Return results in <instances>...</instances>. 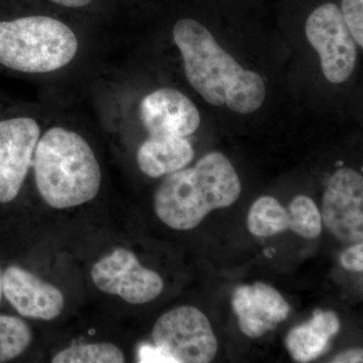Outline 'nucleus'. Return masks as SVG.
Here are the masks:
<instances>
[{
	"mask_svg": "<svg viewBox=\"0 0 363 363\" xmlns=\"http://www.w3.org/2000/svg\"><path fill=\"white\" fill-rule=\"evenodd\" d=\"M173 38L189 83L208 104L227 105L241 114L252 113L262 106L266 98L262 78L255 72L245 70L204 26L183 18L174 26Z\"/></svg>",
	"mask_w": 363,
	"mask_h": 363,
	"instance_id": "nucleus-1",
	"label": "nucleus"
},
{
	"mask_svg": "<svg viewBox=\"0 0 363 363\" xmlns=\"http://www.w3.org/2000/svg\"><path fill=\"white\" fill-rule=\"evenodd\" d=\"M240 193L230 161L221 152H210L193 168L167 175L155 194V211L171 228L190 230L213 210L231 206Z\"/></svg>",
	"mask_w": 363,
	"mask_h": 363,
	"instance_id": "nucleus-2",
	"label": "nucleus"
},
{
	"mask_svg": "<svg viewBox=\"0 0 363 363\" xmlns=\"http://www.w3.org/2000/svg\"><path fill=\"white\" fill-rule=\"evenodd\" d=\"M33 156L35 184L49 206L67 209L96 197L101 169L89 143L75 131L50 128L35 145Z\"/></svg>",
	"mask_w": 363,
	"mask_h": 363,
	"instance_id": "nucleus-3",
	"label": "nucleus"
},
{
	"mask_svg": "<svg viewBox=\"0 0 363 363\" xmlns=\"http://www.w3.org/2000/svg\"><path fill=\"white\" fill-rule=\"evenodd\" d=\"M78 40L63 21L49 16L0 21V64L28 74L59 70L75 58Z\"/></svg>",
	"mask_w": 363,
	"mask_h": 363,
	"instance_id": "nucleus-4",
	"label": "nucleus"
},
{
	"mask_svg": "<svg viewBox=\"0 0 363 363\" xmlns=\"http://www.w3.org/2000/svg\"><path fill=\"white\" fill-rule=\"evenodd\" d=\"M152 339L176 363H208L216 357L218 343L209 320L200 310L182 306L157 319Z\"/></svg>",
	"mask_w": 363,
	"mask_h": 363,
	"instance_id": "nucleus-5",
	"label": "nucleus"
},
{
	"mask_svg": "<svg viewBox=\"0 0 363 363\" xmlns=\"http://www.w3.org/2000/svg\"><path fill=\"white\" fill-rule=\"evenodd\" d=\"M306 35L321 59L325 78L334 84L350 79L357 60V44L336 4L317 7L305 26Z\"/></svg>",
	"mask_w": 363,
	"mask_h": 363,
	"instance_id": "nucleus-6",
	"label": "nucleus"
},
{
	"mask_svg": "<svg viewBox=\"0 0 363 363\" xmlns=\"http://www.w3.org/2000/svg\"><path fill=\"white\" fill-rule=\"evenodd\" d=\"M91 277L104 293L117 295L130 304H145L159 297L164 281L156 272L143 267L135 253L116 248L94 264Z\"/></svg>",
	"mask_w": 363,
	"mask_h": 363,
	"instance_id": "nucleus-7",
	"label": "nucleus"
},
{
	"mask_svg": "<svg viewBox=\"0 0 363 363\" xmlns=\"http://www.w3.org/2000/svg\"><path fill=\"white\" fill-rule=\"evenodd\" d=\"M322 220L344 242H362L363 178L352 169L343 168L328 182L322 203Z\"/></svg>",
	"mask_w": 363,
	"mask_h": 363,
	"instance_id": "nucleus-8",
	"label": "nucleus"
},
{
	"mask_svg": "<svg viewBox=\"0 0 363 363\" xmlns=\"http://www.w3.org/2000/svg\"><path fill=\"white\" fill-rule=\"evenodd\" d=\"M40 135L39 124L30 117L0 121V204L20 194Z\"/></svg>",
	"mask_w": 363,
	"mask_h": 363,
	"instance_id": "nucleus-9",
	"label": "nucleus"
},
{
	"mask_svg": "<svg viewBox=\"0 0 363 363\" xmlns=\"http://www.w3.org/2000/svg\"><path fill=\"white\" fill-rule=\"evenodd\" d=\"M140 117L150 136L186 138L198 130L201 121L195 104L173 88H162L143 98Z\"/></svg>",
	"mask_w": 363,
	"mask_h": 363,
	"instance_id": "nucleus-10",
	"label": "nucleus"
},
{
	"mask_svg": "<svg viewBox=\"0 0 363 363\" xmlns=\"http://www.w3.org/2000/svg\"><path fill=\"white\" fill-rule=\"evenodd\" d=\"M2 293L18 314L30 319L50 321L61 314L65 304L58 288L20 267L4 272Z\"/></svg>",
	"mask_w": 363,
	"mask_h": 363,
	"instance_id": "nucleus-11",
	"label": "nucleus"
},
{
	"mask_svg": "<svg viewBox=\"0 0 363 363\" xmlns=\"http://www.w3.org/2000/svg\"><path fill=\"white\" fill-rule=\"evenodd\" d=\"M233 308L241 331L252 338L260 337L276 328L290 313L285 298L276 289L264 283L236 289Z\"/></svg>",
	"mask_w": 363,
	"mask_h": 363,
	"instance_id": "nucleus-12",
	"label": "nucleus"
},
{
	"mask_svg": "<svg viewBox=\"0 0 363 363\" xmlns=\"http://www.w3.org/2000/svg\"><path fill=\"white\" fill-rule=\"evenodd\" d=\"M194 157V150L186 138L150 136L138 150L140 171L150 178L169 175L186 168Z\"/></svg>",
	"mask_w": 363,
	"mask_h": 363,
	"instance_id": "nucleus-13",
	"label": "nucleus"
},
{
	"mask_svg": "<svg viewBox=\"0 0 363 363\" xmlns=\"http://www.w3.org/2000/svg\"><path fill=\"white\" fill-rule=\"evenodd\" d=\"M339 329L340 321L335 313L316 310L309 322L289 332L286 348L296 362H311L323 354Z\"/></svg>",
	"mask_w": 363,
	"mask_h": 363,
	"instance_id": "nucleus-14",
	"label": "nucleus"
},
{
	"mask_svg": "<svg viewBox=\"0 0 363 363\" xmlns=\"http://www.w3.org/2000/svg\"><path fill=\"white\" fill-rule=\"evenodd\" d=\"M247 227L257 238L278 235L289 229L288 211L276 198L264 196L250 208Z\"/></svg>",
	"mask_w": 363,
	"mask_h": 363,
	"instance_id": "nucleus-15",
	"label": "nucleus"
},
{
	"mask_svg": "<svg viewBox=\"0 0 363 363\" xmlns=\"http://www.w3.org/2000/svg\"><path fill=\"white\" fill-rule=\"evenodd\" d=\"M32 340V330L23 319L0 315V362L20 357Z\"/></svg>",
	"mask_w": 363,
	"mask_h": 363,
	"instance_id": "nucleus-16",
	"label": "nucleus"
},
{
	"mask_svg": "<svg viewBox=\"0 0 363 363\" xmlns=\"http://www.w3.org/2000/svg\"><path fill=\"white\" fill-rule=\"evenodd\" d=\"M123 352L111 343L73 345L55 355L54 363H123Z\"/></svg>",
	"mask_w": 363,
	"mask_h": 363,
	"instance_id": "nucleus-17",
	"label": "nucleus"
},
{
	"mask_svg": "<svg viewBox=\"0 0 363 363\" xmlns=\"http://www.w3.org/2000/svg\"><path fill=\"white\" fill-rule=\"evenodd\" d=\"M289 229L305 238H315L322 231V217L311 198L300 195L289 205Z\"/></svg>",
	"mask_w": 363,
	"mask_h": 363,
	"instance_id": "nucleus-18",
	"label": "nucleus"
},
{
	"mask_svg": "<svg viewBox=\"0 0 363 363\" xmlns=\"http://www.w3.org/2000/svg\"><path fill=\"white\" fill-rule=\"evenodd\" d=\"M341 13L353 39L360 48H362L363 0H342Z\"/></svg>",
	"mask_w": 363,
	"mask_h": 363,
	"instance_id": "nucleus-19",
	"label": "nucleus"
},
{
	"mask_svg": "<svg viewBox=\"0 0 363 363\" xmlns=\"http://www.w3.org/2000/svg\"><path fill=\"white\" fill-rule=\"evenodd\" d=\"M340 264L347 271L362 272L363 271L362 242H357L353 247L344 250L340 257Z\"/></svg>",
	"mask_w": 363,
	"mask_h": 363,
	"instance_id": "nucleus-20",
	"label": "nucleus"
},
{
	"mask_svg": "<svg viewBox=\"0 0 363 363\" xmlns=\"http://www.w3.org/2000/svg\"><path fill=\"white\" fill-rule=\"evenodd\" d=\"M140 358L142 362H172L157 346L143 345L140 350Z\"/></svg>",
	"mask_w": 363,
	"mask_h": 363,
	"instance_id": "nucleus-21",
	"label": "nucleus"
},
{
	"mask_svg": "<svg viewBox=\"0 0 363 363\" xmlns=\"http://www.w3.org/2000/svg\"><path fill=\"white\" fill-rule=\"evenodd\" d=\"M54 6L70 9H83L92 6L96 0H45Z\"/></svg>",
	"mask_w": 363,
	"mask_h": 363,
	"instance_id": "nucleus-22",
	"label": "nucleus"
},
{
	"mask_svg": "<svg viewBox=\"0 0 363 363\" xmlns=\"http://www.w3.org/2000/svg\"><path fill=\"white\" fill-rule=\"evenodd\" d=\"M363 352L362 350H351L344 351V352L338 354L337 357L333 358L332 362L335 363H354L362 362Z\"/></svg>",
	"mask_w": 363,
	"mask_h": 363,
	"instance_id": "nucleus-23",
	"label": "nucleus"
},
{
	"mask_svg": "<svg viewBox=\"0 0 363 363\" xmlns=\"http://www.w3.org/2000/svg\"><path fill=\"white\" fill-rule=\"evenodd\" d=\"M2 278H4V272L0 269V300H1L2 297Z\"/></svg>",
	"mask_w": 363,
	"mask_h": 363,
	"instance_id": "nucleus-24",
	"label": "nucleus"
}]
</instances>
